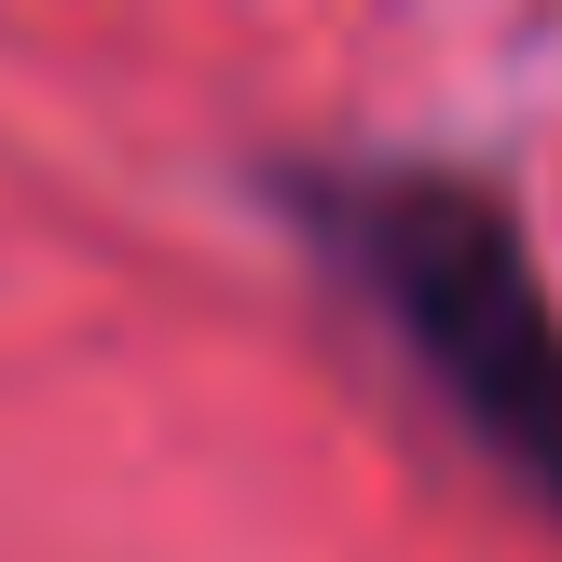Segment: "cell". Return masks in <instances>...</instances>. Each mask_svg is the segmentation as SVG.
<instances>
[{
    "label": "cell",
    "instance_id": "obj_1",
    "mask_svg": "<svg viewBox=\"0 0 562 562\" xmlns=\"http://www.w3.org/2000/svg\"><path fill=\"white\" fill-rule=\"evenodd\" d=\"M302 220H316L329 274L439 384V412L562 521V302H549L536 247H521V220L481 179H439V165L302 179Z\"/></svg>",
    "mask_w": 562,
    "mask_h": 562
}]
</instances>
